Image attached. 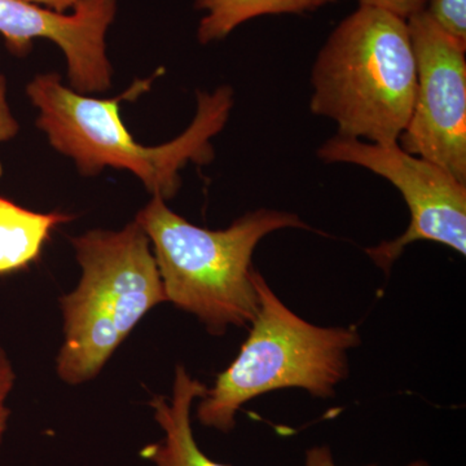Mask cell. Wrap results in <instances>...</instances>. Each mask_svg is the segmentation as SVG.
<instances>
[{"instance_id": "obj_1", "label": "cell", "mask_w": 466, "mask_h": 466, "mask_svg": "<svg viewBox=\"0 0 466 466\" xmlns=\"http://www.w3.org/2000/svg\"><path fill=\"white\" fill-rule=\"evenodd\" d=\"M157 76L137 79L113 99H97L66 87L57 73H43L26 86V94L39 112L36 127L52 148L75 161L81 175L95 177L106 167L127 170L152 196L167 201L179 191L180 171L187 165L213 161L211 140L228 121L233 91L222 86L213 92H198V112L188 128L171 142L146 147L135 142L119 106L148 91Z\"/></svg>"}, {"instance_id": "obj_2", "label": "cell", "mask_w": 466, "mask_h": 466, "mask_svg": "<svg viewBox=\"0 0 466 466\" xmlns=\"http://www.w3.org/2000/svg\"><path fill=\"white\" fill-rule=\"evenodd\" d=\"M135 222L153 248L167 302L195 315L214 336L247 327L258 311L251 258L260 240L280 229H309L296 214L258 208L213 231L192 225L158 196Z\"/></svg>"}, {"instance_id": "obj_3", "label": "cell", "mask_w": 466, "mask_h": 466, "mask_svg": "<svg viewBox=\"0 0 466 466\" xmlns=\"http://www.w3.org/2000/svg\"><path fill=\"white\" fill-rule=\"evenodd\" d=\"M311 84L312 113L333 119L339 137L395 146L416 100V58L407 21L359 5L319 52Z\"/></svg>"}, {"instance_id": "obj_4", "label": "cell", "mask_w": 466, "mask_h": 466, "mask_svg": "<svg viewBox=\"0 0 466 466\" xmlns=\"http://www.w3.org/2000/svg\"><path fill=\"white\" fill-rule=\"evenodd\" d=\"M72 244L82 276L60 299L64 342L56 372L67 385H81L99 375L167 296L148 238L135 220L119 231L92 229Z\"/></svg>"}, {"instance_id": "obj_5", "label": "cell", "mask_w": 466, "mask_h": 466, "mask_svg": "<svg viewBox=\"0 0 466 466\" xmlns=\"http://www.w3.org/2000/svg\"><path fill=\"white\" fill-rule=\"evenodd\" d=\"M259 308L247 341L231 366L217 376L198 407L207 428L229 433L248 401L280 389H303L329 398L349 376L350 350L360 343L357 328L318 327L294 314L254 272Z\"/></svg>"}, {"instance_id": "obj_6", "label": "cell", "mask_w": 466, "mask_h": 466, "mask_svg": "<svg viewBox=\"0 0 466 466\" xmlns=\"http://www.w3.org/2000/svg\"><path fill=\"white\" fill-rule=\"evenodd\" d=\"M328 164L343 162L385 177L401 193L410 208L407 231L392 241L367 249L377 266L389 271L408 245L434 241L466 254V184L446 170L404 152L398 144L379 146L336 135L318 150Z\"/></svg>"}, {"instance_id": "obj_7", "label": "cell", "mask_w": 466, "mask_h": 466, "mask_svg": "<svg viewBox=\"0 0 466 466\" xmlns=\"http://www.w3.org/2000/svg\"><path fill=\"white\" fill-rule=\"evenodd\" d=\"M407 25L417 90L398 146L466 184V48L444 35L424 9L408 18Z\"/></svg>"}, {"instance_id": "obj_8", "label": "cell", "mask_w": 466, "mask_h": 466, "mask_svg": "<svg viewBox=\"0 0 466 466\" xmlns=\"http://www.w3.org/2000/svg\"><path fill=\"white\" fill-rule=\"evenodd\" d=\"M116 9V0H79L70 14L25 0H0V34L17 56L29 54L36 39L55 43L66 56L70 88L96 94L112 87L106 33Z\"/></svg>"}, {"instance_id": "obj_9", "label": "cell", "mask_w": 466, "mask_h": 466, "mask_svg": "<svg viewBox=\"0 0 466 466\" xmlns=\"http://www.w3.org/2000/svg\"><path fill=\"white\" fill-rule=\"evenodd\" d=\"M205 383L193 379L186 368L175 370L173 395H155L150 400L155 420L164 431V440L144 447L140 456L156 466H231L214 461L202 452L193 435V401L208 391Z\"/></svg>"}, {"instance_id": "obj_10", "label": "cell", "mask_w": 466, "mask_h": 466, "mask_svg": "<svg viewBox=\"0 0 466 466\" xmlns=\"http://www.w3.org/2000/svg\"><path fill=\"white\" fill-rule=\"evenodd\" d=\"M73 219L58 211L27 210L0 196V276L16 274L35 263L54 229Z\"/></svg>"}, {"instance_id": "obj_11", "label": "cell", "mask_w": 466, "mask_h": 466, "mask_svg": "<svg viewBox=\"0 0 466 466\" xmlns=\"http://www.w3.org/2000/svg\"><path fill=\"white\" fill-rule=\"evenodd\" d=\"M339 0H198L196 8L207 12L198 25L202 45L222 41L241 24L266 15L305 14Z\"/></svg>"}, {"instance_id": "obj_12", "label": "cell", "mask_w": 466, "mask_h": 466, "mask_svg": "<svg viewBox=\"0 0 466 466\" xmlns=\"http://www.w3.org/2000/svg\"><path fill=\"white\" fill-rule=\"evenodd\" d=\"M424 11L444 35L466 48V0H426Z\"/></svg>"}, {"instance_id": "obj_13", "label": "cell", "mask_w": 466, "mask_h": 466, "mask_svg": "<svg viewBox=\"0 0 466 466\" xmlns=\"http://www.w3.org/2000/svg\"><path fill=\"white\" fill-rule=\"evenodd\" d=\"M15 380H16V375H15L11 360H9L7 352L0 346V449H2L5 431H7L8 419L11 416V410L5 401L14 389Z\"/></svg>"}, {"instance_id": "obj_14", "label": "cell", "mask_w": 466, "mask_h": 466, "mask_svg": "<svg viewBox=\"0 0 466 466\" xmlns=\"http://www.w3.org/2000/svg\"><path fill=\"white\" fill-rule=\"evenodd\" d=\"M358 2L359 5L382 9L406 21L412 15L422 11L426 5V0H358Z\"/></svg>"}, {"instance_id": "obj_15", "label": "cell", "mask_w": 466, "mask_h": 466, "mask_svg": "<svg viewBox=\"0 0 466 466\" xmlns=\"http://www.w3.org/2000/svg\"><path fill=\"white\" fill-rule=\"evenodd\" d=\"M17 119L12 115L7 100V81L5 76L0 75V143L7 142L18 133Z\"/></svg>"}, {"instance_id": "obj_16", "label": "cell", "mask_w": 466, "mask_h": 466, "mask_svg": "<svg viewBox=\"0 0 466 466\" xmlns=\"http://www.w3.org/2000/svg\"><path fill=\"white\" fill-rule=\"evenodd\" d=\"M305 466H337L334 464L332 451L328 446H315L306 452ZM375 466V465H370ZM404 466H429L424 460H416Z\"/></svg>"}, {"instance_id": "obj_17", "label": "cell", "mask_w": 466, "mask_h": 466, "mask_svg": "<svg viewBox=\"0 0 466 466\" xmlns=\"http://www.w3.org/2000/svg\"><path fill=\"white\" fill-rule=\"evenodd\" d=\"M25 2L42 5V7L52 9L58 14H67V12L73 11L79 0H25Z\"/></svg>"}]
</instances>
